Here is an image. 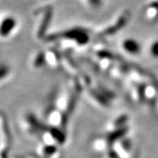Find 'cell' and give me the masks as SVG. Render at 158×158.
Here are the masks:
<instances>
[{"mask_svg": "<svg viewBox=\"0 0 158 158\" xmlns=\"http://www.w3.org/2000/svg\"><path fill=\"white\" fill-rule=\"evenodd\" d=\"M122 48L131 56H137L141 52V46L136 40L128 39L124 40L122 43Z\"/></svg>", "mask_w": 158, "mask_h": 158, "instance_id": "cell-1", "label": "cell"}, {"mask_svg": "<svg viewBox=\"0 0 158 158\" xmlns=\"http://www.w3.org/2000/svg\"><path fill=\"white\" fill-rule=\"evenodd\" d=\"M149 52L154 58H158V40L152 42L150 45Z\"/></svg>", "mask_w": 158, "mask_h": 158, "instance_id": "cell-3", "label": "cell"}, {"mask_svg": "<svg viewBox=\"0 0 158 158\" xmlns=\"http://www.w3.org/2000/svg\"><path fill=\"white\" fill-rule=\"evenodd\" d=\"M16 25V21L12 17H6L2 22V30L1 34L2 36H8L10 35V32L14 30Z\"/></svg>", "mask_w": 158, "mask_h": 158, "instance_id": "cell-2", "label": "cell"}]
</instances>
